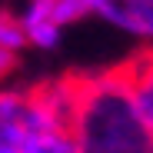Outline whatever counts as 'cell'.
<instances>
[{
	"mask_svg": "<svg viewBox=\"0 0 153 153\" xmlns=\"http://www.w3.org/2000/svg\"><path fill=\"white\" fill-rule=\"evenodd\" d=\"M63 123L80 153H153V130L113 67L57 73Z\"/></svg>",
	"mask_w": 153,
	"mask_h": 153,
	"instance_id": "cell-1",
	"label": "cell"
},
{
	"mask_svg": "<svg viewBox=\"0 0 153 153\" xmlns=\"http://www.w3.org/2000/svg\"><path fill=\"white\" fill-rule=\"evenodd\" d=\"M20 153H80V150H76V143L63 123H47L30 133V140L23 143Z\"/></svg>",
	"mask_w": 153,
	"mask_h": 153,
	"instance_id": "cell-2",
	"label": "cell"
}]
</instances>
